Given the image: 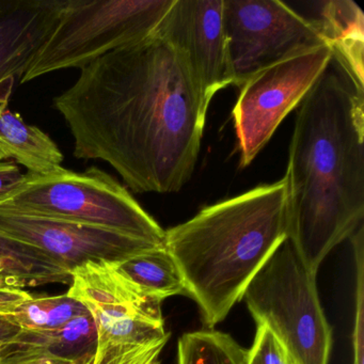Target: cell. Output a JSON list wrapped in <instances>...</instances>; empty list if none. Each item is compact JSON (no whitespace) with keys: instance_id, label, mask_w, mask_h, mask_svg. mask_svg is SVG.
Masks as SVG:
<instances>
[{"instance_id":"9","label":"cell","mask_w":364,"mask_h":364,"mask_svg":"<svg viewBox=\"0 0 364 364\" xmlns=\"http://www.w3.org/2000/svg\"><path fill=\"white\" fill-rule=\"evenodd\" d=\"M70 297L80 301L97 328V347L144 344L170 336L161 300L129 280L116 263L90 262L71 272Z\"/></svg>"},{"instance_id":"13","label":"cell","mask_w":364,"mask_h":364,"mask_svg":"<svg viewBox=\"0 0 364 364\" xmlns=\"http://www.w3.org/2000/svg\"><path fill=\"white\" fill-rule=\"evenodd\" d=\"M315 6H317L316 18L306 20L332 48L334 56L364 86L363 12L350 0H330L316 3Z\"/></svg>"},{"instance_id":"11","label":"cell","mask_w":364,"mask_h":364,"mask_svg":"<svg viewBox=\"0 0 364 364\" xmlns=\"http://www.w3.org/2000/svg\"><path fill=\"white\" fill-rule=\"evenodd\" d=\"M223 0H174L154 33L186 58L206 104L230 85Z\"/></svg>"},{"instance_id":"23","label":"cell","mask_w":364,"mask_h":364,"mask_svg":"<svg viewBox=\"0 0 364 364\" xmlns=\"http://www.w3.org/2000/svg\"><path fill=\"white\" fill-rule=\"evenodd\" d=\"M25 174L16 164L0 161V202L7 199L24 182Z\"/></svg>"},{"instance_id":"16","label":"cell","mask_w":364,"mask_h":364,"mask_svg":"<svg viewBox=\"0 0 364 364\" xmlns=\"http://www.w3.org/2000/svg\"><path fill=\"white\" fill-rule=\"evenodd\" d=\"M71 274L50 255L31 245L0 235V287L70 284Z\"/></svg>"},{"instance_id":"21","label":"cell","mask_w":364,"mask_h":364,"mask_svg":"<svg viewBox=\"0 0 364 364\" xmlns=\"http://www.w3.org/2000/svg\"><path fill=\"white\" fill-rule=\"evenodd\" d=\"M246 364H291L278 338L265 325H257L250 349H247Z\"/></svg>"},{"instance_id":"2","label":"cell","mask_w":364,"mask_h":364,"mask_svg":"<svg viewBox=\"0 0 364 364\" xmlns=\"http://www.w3.org/2000/svg\"><path fill=\"white\" fill-rule=\"evenodd\" d=\"M285 181L289 238L316 274L364 218V88L329 65L300 104Z\"/></svg>"},{"instance_id":"8","label":"cell","mask_w":364,"mask_h":364,"mask_svg":"<svg viewBox=\"0 0 364 364\" xmlns=\"http://www.w3.org/2000/svg\"><path fill=\"white\" fill-rule=\"evenodd\" d=\"M332 56L328 44L306 50L262 70L240 87L233 119L242 168L252 163L287 114L301 104Z\"/></svg>"},{"instance_id":"6","label":"cell","mask_w":364,"mask_h":364,"mask_svg":"<svg viewBox=\"0 0 364 364\" xmlns=\"http://www.w3.org/2000/svg\"><path fill=\"white\" fill-rule=\"evenodd\" d=\"M174 0H67L58 22L21 84L65 69H84L104 55L154 33Z\"/></svg>"},{"instance_id":"5","label":"cell","mask_w":364,"mask_h":364,"mask_svg":"<svg viewBox=\"0 0 364 364\" xmlns=\"http://www.w3.org/2000/svg\"><path fill=\"white\" fill-rule=\"evenodd\" d=\"M257 325L278 338L291 364H328L332 330L319 301L316 274L289 237L276 249L242 295Z\"/></svg>"},{"instance_id":"17","label":"cell","mask_w":364,"mask_h":364,"mask_svg":"<svg viewBox=\"0 0 364 364\" xmlns=\"http://www.w3.org/2000/svg\"><path fill=\"white\" fill-rule=\"evenodd\" d=\"M97 344V328L89 312L53 329L21 331L11 343L14 346L42 349L76 362L91 360Z\"/></svg>"},{"instance_id":"3","label":"cell","mask_w":364,"mask_h":364,"mask_svg":"<svg viewBox=\"0 0 364 364\" xmlns=\"http://www.w3.org/2000/svg\"><path fill=\"white\" fill-rule=\"evenodd\" d=\"M289 237L287 181L261 185L206 206L165 231V249L187 295L212 329L242 300L247 287Z\"/></svg>"},{"instance_id":"22","label":"cell","mask_w":364,"mask_h":364,"mask_svg":"<svg viewBox=\"0 0 364 364\" xmlns=\"http://www.w3.org/2000/svg\"><path fill=\"white\" fill-rule=\"evenodd\" d=\"M86 362L63 359V358L56 357V355L39 348L10 345L9 351L1 364H84Z\"/></svg>"},{"instance_id":"19","label":"cell","mask_w":364,"mask_h":364,"mask_svg":"<svg viewBox=\"0 0 364 364\" xmlns=\"http://www.w3.org/2000/svg\"><path fill=\"white\" fill-rule=\"evenodd\" d=\"M169 336L144 344L97 347L89 364H161L159 355L167 344Z\"/></svg>"},{"instance_id":"4","label":"cell","mask_w":364,"mask_h":364,"mask_svg":"<svg viewBox=\"0 0 364 364\" xmlns=\"http://www.w3.org/2000/svg\"><path fill=\"white\" fill-rule=\"evenodd\" d=\"M0 210L104 228L165 246V230L125 187L95 166L84 172L63 167L27 172L21 186L0 202Z\"/></svg>"},{"instance_id":"25","label":"cell","mask_w":364,"mask_h":364,"mask_svg":"<svg viewBox=\"0 0 364 364\" xmlns=\"http://www.w3.org/2000/svg\"><path fill=\"white\" fill-rule=\"evenodd\" d=\"M9 349L10 344H7V343H0V364H1L3 360L5 359Z\"/></svg>"},{"instance_id":"18","label":"cell","mask_w":364,"mask_h":364,"mask_svg":"<svg viewBox=\"0 0 364 364\" xmlns=\"http://www.w3.org/2000/svg\"><path fill=\"white\" fill-rule=\"evenodd\" d=\"M116 267L149 295L164 300L186 294L184 281L165 247L116 263Z\"/></svg>"},{"instance_id":"12","label":"cell","mask_w":364,"mask_h":364,"mask_svg":"<svg viewBox=\"0 0 364 364\" xmlns=\"http://www.w3.org/2000/svg\"><path fill=\"white\" fill-rule=\"evenodd\" d=\"M67 0H0V107L52 33Z\"/></svg>"},{"instance_id":"24","label":"cell","mask_w":364,"mask_h":364,"mask_svg":"<svg viewBox=\"0 0 364 364\" xmlns=\"http://www.w3.org/2000/svg\"><path fill=\"white\" fill-rule=\"evenodd\" d=\"M20 332L21 330L18 327L0 318V343L11 344Z\"/></svg>"},{"instance_id":"20","label":"cell","mask_w":364,"mask_h":364,"mask_svg":"<svg viewBox=\"0 0 364 364\" xmlns=\"http://www.w3.org/2000/svg\"><path fill=\"white\" fill-rule=\"evenodd\" d=\"M355 263V314L353 327V364L364 363V249L363 225L349 237Z\"/></svg>"},{"instance_id":"1","label":"cell","mask_w":364,"mask_h":364,"mask_svg":"<svg viewBox=\"0 0 364 364\" xmlns=\"http://www.w3.org/2000/svg\"><path fill=\"white\" fill-rule=\"evenodd\" d=\"M54 106L76 159L109 164L135 193H170L193 176L210 105L186 58L153 33L80 70Z\"/></svg>"},{"instance_id":"7","label":"cell","mask_w":364,"mask_h":364,"mask_svg":"<svg viewBox=\"0 0 364 364\" xmlns=\"http://www.w3.org/2000/svg\"><path fill=\"white\" fill-rule=\"evenodd\" d=\"M230 85L242 87L262 70L326 46L299 12L279 0H223Z\"/></svg>"},{"instance_id":"15","label":"cell","mask_w":364,"mask_h":364,"mask_svg":"<svg viewBox=\"0 0 364 364\" xmlns=\"http://www.w3.org/2000/svg\"><path fill=\"white\" fill-rule=\"evenodd\" d=\"M86 313L87 309L67 293L35 297L23 289L0 287V318L21 331L53 329Z\"/></svg>"},{"instance_id":"10","label":"cell","mask_w":364,"mask_h":364,"mask_svg":"<svg viewBox=\"0 0 364 364\" xmlns=\"http://www.w3.org/2000/svg\"><path fill=\"white\" fill-rule=\"evenodd\" d=\"M0 235L40 249L70 274L90 262L120 263L165 247L104 228L5 210H0Z\"/></svg>"},{"instance_id":"14","label":"cell","mask_w":364,"mask_h":364,"mask_svg":"<svg viewBox=\"0 0 364 364\" xmlns=\"http://www.w3.org/2000/svg\"><path fill=\"white\" fill-rule=\"evenodd\" d=\"M12 159L31 173H48L63 167V154L52 138L20 114L0 107V161Z\"/></svg>"},{"instance_id":"26","label":"cell","mask_w":364,"mask_h":364,"mask_svg":"<svg viewBox=\"0 0 364 364\" xmlns=\"http://www.w3.org/2000/svg\"><path fill=\"white\" fill-rule=\"evenodd\" d=\"M89 362H90V361L86 362V363H84V364H89Z\"/></svg>"}]
</instances>
